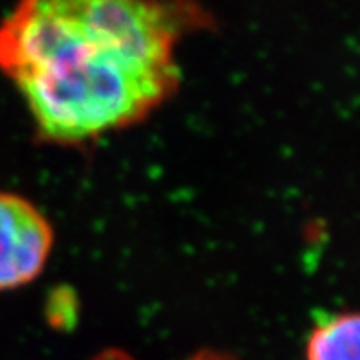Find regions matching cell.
<instances>
[{
  "mask_svg": "<svg viewBox=\"0 0 360 360\" xmlns=\"http://www.w3.org/2000/svg\"><path fill=\"white\" fill-rule=\"evenodd\" d=\"M184 2L28 0L0 22V70L39 136L83 143L129 127L173 96L176 44L210 26Z\"/></svg>",
  "mask_w": 360,
  "mask_h": 360,
  "instance_id": "1",
  "label": "cell"
},
{
  "mask_svg": "<svg viewBox=\"0 0 360 360\" xmlns=\"http://www.w3.org/2000/svg\"><path fill=\"white\" fill-rule=\"evenodd\" d=\"M53 239L52 224L32 200L0 191V292L20 289L43 274Z\"/></svg>",
  "mask_w": 360,
  "mask_h": 360,
  "instance_id": "2",
  "label": "cell"
},
{
  "mask_svg": "<svg viewBox=\"0 0 360 360\" xmlns=\"http://www.w3.org/2000/svg\"><path fill=\"white\" fill-rule=\"evenodd\" d=\"M360 318L356 313H323L307 338V360H359Z\"/></svg>",
  "mask_w": 360,
  "mask_h": 360,
  "instance_id": "3",
  "label": "cell"
},
{
  "mask_svg": "<svg viewBox=\"0 0 360 360\" xmlns=\"http://www.w3.org/2000/svg\"><path fill=\"white\" fill-rule=\"evenodd\" d=\"M92 360H136L133 356L129 355L127 351L122 349H107L101 351L100 355H96ZM186 360H236L232 355H228V353H221V351H199V353H195L191 355L190 359Z\"/></svg>",
  "mask_w": 360,
  "mask_h": 360,
  "instance_id": "4",
  "label": "cell"
}]
</instances>
